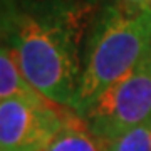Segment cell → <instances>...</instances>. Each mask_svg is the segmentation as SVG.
I'll list each match as a JSON object with an SVG mask.
<instances>
[{
  "instance_id": "cell-7",
  "label": "cell",
  "mask_w": 151,
  "mask_h": 151,
  "mask_svg": "<svg viewBox=\"0 0 151 151\" xmlns=\"http://www.w3.org/2000/svg\"><path fill=\"white\" fill-rule=\"evenodd\" d=\"M101 143L104 151H151V119L118 138Z\"/></svg>"
},
{
  "instance_id": "cell-1",
  "label": "cell",
  "mask_w": 151,
  "mask_h": 151,
  "mask_svg": "<svg viewBox=\"0 0 151 151\" xmlns=\"http://www.w3.org/2000/svg\"><path fill=\"white\" fill-rule=\"evenodd\" d=\"M87 7L72 0H24L7 40L29 86L69 108L82 74Z\"/></svg>"
},
{
  "instance_id": "cell-2",
  "label": "cell",
  "mask_w": 151,
  "mask_h": 151,
  "mask_svg": "<svg viewBox=\"0 0 151 151\" xmlns=\"http://www.w3.org/2000/svg\"><path fill=\"white\" fill-rule=\"evenodd\" d=\"M151 54V9L108 5L91 24L70 111L84 118L97 97Z\"/></svg>"
},
{
  "instance_id": "cell-9",
  "label": "cell",
  "mask_w": 151,
  "mask_h": 151,
  "mask_svg": "<svg viewBox=\"0 0 151 151\" xmlns=\"http://www.w3.org/2000/svg\"><path fill=\"white\" fill-rule=\"evenodd\" d=\"M126 5L134 9H151V0H124Z\"/></svg>"
},
{
  "instance_id": "cell-4",
  "label": "cell",
  "mask_w": 151,
  "mask_h": 151,
  "mask_svg": "<svg viewBox=\"0 0 151 151\" xmlns=\"http://www.w3.org/2000/svg\"><path fill=\"white\" fill-rule=\"evenodd\" d=\"M34 96L0 101V151H44L64 126L67 111Z\"/></svg>"
},
{
  "instance_id": "cell-3",
  "label": "cell",
  "mask_w": 151,
  "mask_h": 151,
  "mask_svg": "<svg viewBox=\"0 0 151 151\" xmlns=\"http://www.w3.org/2000/svg\"><path fill=\"white\" fill-rule=\"evenodd\" d=\"M97 139L108 141L151 119V54L108 87L84 116Z\"/></svg>"
},
{
  "instance_id": "cell-5",
  "label": "cell",
  "mask_w": 151,
  "mask_h": 151,
  "mask_svg": "<svg viewBox=\"0 0 151 151\" xmlns=\"http://www.w3.org/2000/svg\"><path fill=\"white\" fill-rule=\"evenodd\" d=\"M44 151H104V148L81 116L67 113L64 126Z\"/></svg>"
},
{
  "instance_id": "cell-8",
  "label": "cell",
  "mask_w": 151,
  "mask_h": 151,
  "mask_svg": "<svg viewBox=\"0 0 151 151\" xmlns=\"http://www.w3.org/2000/svg\"><path fill=\"white\" fill-rule=\"evenodd\" d=\"M24 0H0V42L7 44L20 15Z\"/></svg>"
},
{
  "instance_id": "cell-6",
  "label": "cell",
  "mask_w": 151,
  "mask_h": 151,
  "mask_svg": "<svg viewBox=\"0 0 151 151\" xmlns=\"http://www.w3.org/2000/svg\"><path fill=\"white\" fill-rule=\"evenodd\" d=\"M37 92L29 86L12 49L0 42V101L14 96H34Z\"/></svg>"
}]
</instances>
